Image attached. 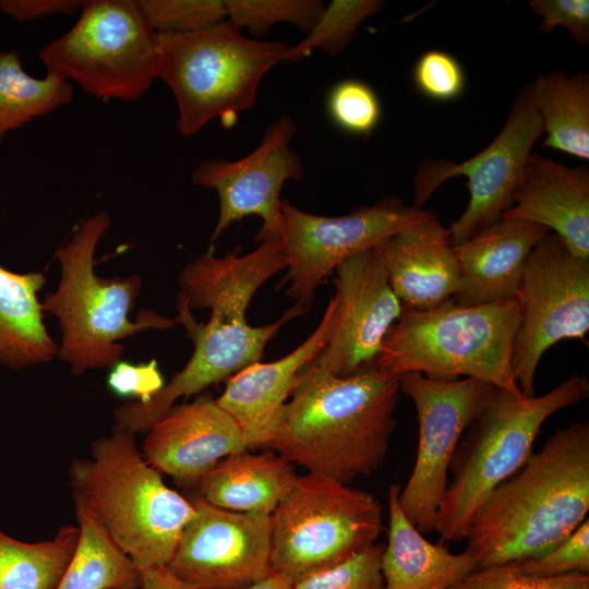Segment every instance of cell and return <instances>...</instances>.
Instances as JSON below:
<instances>
[{
    "mask_svg": "<svg viewBox=\"0 0 589 589\" xmlns=\"http://www.w3.org/2000/svg\"><path fill=\"white\" fill-rule=\"evenodd\" d=\"M399 376L375 366L336 376L308 365L265 449L345 484L372 474L396 426Z\"/></svg>",
    "mask_w": 589,
    "mask_h": 589,
    "instance_id": "cell-1",
    "label": "cell"
},
{
    "mask_svg": "<svg viewBox=\"0 0 589 589\" xmlns=\"http://www.w3.org/2000/svg\"><path fill=\"white\" fill-rule=\"evenodd\" d=\"M589 512V424L556 430L543 447L495 488L474 513L466 550L478 568L541 555Z\"/></svg>",
    "mask_w": 589,
    "mask_h": 589,
    "instance_id": "cell-2",
    "label": "cell"
},
{
    "mask_svg": "<svg viewBox=\"0 0 589 589\" xmlns=\"http://www.w3.org/2000/svg\"><path fill=\"white\" fill-rule=\"evenodd\" d=\"M110 226L107 212H97L76 226L55 251L60 280L41 300L44 314L55 316L60 328L57 358L73 375L111 368L121 360L125 338L177 325L175 318L154 310H141L136 321H131L142 289L139 275L104 278L95 273L96 249Z\"/></svg>",
    "mask_w": 589,
    "mask_h": 589,
    "instance_id": "cell-3",
    "label": "cell"
},
{
    "mask_svg": "<svg viewBox=\"0 0 589 589\" xmlns=\"http://www.w3.org/2000/svg\"><path fill=\"white\" fill-rule=\"evenodd\" d=\"M72 494L83 498L140 569L166 566L196 509L169 488L137 447L135 435L112 428L91 443L89 457L68 468Z\"/></svg>",
    "mask_w": 589,
    "mask_h": 589,
    "instance_id": "cell-4",
    "label": "cell"
},
{
    "mask_svg": "<svg viewBox=\"0 0 589 589\" xmlns=\"http://www.w3.org/2000/svg\"><path fill=\"white\" fill-rule=\"evenodd\" d=\"M588 396L589 381L578 374L541 396H515L496 387L455 450L434 524L438 543L465 540L483 501L532 455L546 419Z\"/></svg>",
    "mask_w": 589,
    "mask_h": 589,
    "instance_id": "cell-5",
    "label": "cell"
},
{
    "mask_svg": "<svg viewBox=\"0 0 589 589\" xmlns=\"http://www.w3.org/2000/svg\"><path fill=\"white\" fill-rule=\"evenodd\" d=\"M518 325L516 298L479 305H461L452 298L425 310L404 308L374 366L398 375H462L522 396L512 371Z\"/></svg>",
    "mask_w": 589,
    "mask_h": 589,
    "instance_id": "cell-6",
    "label": "cell"
},
{
    "mask_svg": "<svg viewBox=\"0 0 589 589\" xmlns=\"http://www.w3.org/2000/svg\"><path fill=\"white\" fill-rule=\"evenodd\" d=\"M289 46L242 35L229 20L182 33H156V79L171 89L181 136L220 118L225 127L256 101L262 77Z\"/></svg>",
    "mask_w": 589,
    "mask_h": 589,
    "instance_id": "cell-7",
    "label": "cell"
},
{
    "mask_svg": "<svg viewBox=\"0 0 589 589\" xmlns=\"http://www.w3.org/2000/svg\"><path fill=\"white\" fill-rule=\"evenodd\" d=\"M271 522L273 573L293 585L375 544L384 528L373 494L310 472L294 474Z\"/></svg>",
    "mask_w": 589,
    "mask_h": 589,
    "instance_id": "cell-8",
    "label": "cell"
},
{
    "mask_svg": "<svg viewBox=\"0 0 589 589\" xmlns=\"http://www.w3.org/2000/svg\"><path fill=\"white\" fill-rule=\"evenodd\" d=\"M38 58L94 97L134 101L156 80V33L135 0L85 1L75 24Z\"/></svg>",
    "mask_w": 589,
    "mask_h": 589,
    "instance_id": "cell-9",
    "label": "cell"
},
{
    "mask_svg": "<svg viewBox=\"0 0 589 589\" xmlns=\"http://www.w3.org/2000/svg\"><path fill=\"white\" fill-rule=\"evenodd\" d=\"M516 299L512 371L522 395L533 397L543 353L564 339L585 340L589 330V260L549 231L528 256Z\"/></svg>",
    "mask_w": 589,
    "mask_h": 589,
    "instance_id": "cell-10",
    "label": "cell"
},
{
    "mask_svg": "<svg viewBox=\"0 0 589 589\" xmlns=\"http://www.w3.org/2000/svg\"><path fill=\"white\" fill-rule=\"evenodd\" d=\"M250 303L225 302L213 305L207 323H199L185 305L177 302V324L184 327L194 345L193 353L147 402L130 400L113 410L112 428L136 435L147 432L179 398L200 394L213 384L227 381L242 369L260 362L266 345L290 320L303 313L293 304L277 321L264 326L248 324Z\"/></svg>",
    "mask_w": 589,
    "mask_h": 589,
    "instance_id": "cell-11",
    "label": "cell"
},
{
    "mask_svg": "<svg viewBox=\"0 0 589 589\" xmlns=\"http://www.w3.org/2000/svg\"><path fill=\"white\" fill-rule=\"evenodd\" d=\"M279 239L286 274L277 288L308 312L316 288L347 259L396 235L431 213L387 196L347 215L326 217L281 200Z\"/></svg>",
    "mask_w": 589,
    "mask_h": 589,
    "instance_id": "cell-12",
    "label": "cell"
},
{
    "mask_svg": "<svg viewBox=\"0 0 589 589\" xmlns=\"http://www.w3.org/2000/svg\"><path fill=\"white\" fill-rule=\"evenodd\" d=\"M399 385L414 404L419 432L414 466L398 502L425 534L434 530L458 443L496 387L470 377L437 378L419 372L400 374Z\"/></svg>",
    "mask_w": 589,
    "mask_h": 589,
    "instance_id": "cell-13",
    "label": "cell"
},
{
    "mask_svg": "<svg viewBox=\"0 0 589 589\" xmlns=\"http://www.w3.org/2000/svg\"><path fill=\"white\" fill-rule=\"evenodd\" d=\"M542 134L541 118L525 86L517 93L504 127L484 149L462 163L429 160L420 165L413 206L422 208L444 181L465 176L469 203L448 228L452 244L462 243L510 208L525 164Z\"/></svg>",
    "mask_w": 589,
    "mask_h": 589,
    "instance_id": "cell-14",
    "label": "cell"
},
{
    "mask_svg": "<svg viewBox=\"0 0 589 589\" xmlns=\"http://www.w3.org/2000/svg\"><path fill=\"white\" fill-rule=\"evenodd\" d=\"M167 569L190 589H237L273 573L271 515L214 506L196 494Z\"/></svg>",
    "mask_w": 589,
    "mask_h": 589,
    "instance_id": "cell-15",
    "label": "cell"
},
{
    "mask_svg": "<svg viewBox=\"0 0 589 589\" xmlns=\"http://www.w3.org/2000/svg\"><path fill=\"white\" fill-rule=\"evenodd\" d=\"M294 133L293 119L281 116L269 123L260 145L245 157L235 161L207 160L193 171L191 181L215 190L219 199V216L211 243L247 216L262 219L255 236L257 242L279 238L283 185L288 180H300L304 173L301 158L289 146Z\"/></svg>",
    "mask_w": 589,
    "mask_h": 589,
    "instance_id": "cell-16",
    "label": "cell"
},
{
    "mask_svg": "<svg viewBox=\"0 0 589 589\" xmlns=\"http://www.w3.org/2000/svg\"><path fill=\"white\" fill-rule=\"evenodd\" d=\"M334 273L333 333L309 366L336 376H349L374 366L384 339L404 306L375 248L347 259Z\"/></svg>",
    "mask_w": 589,
    "mask_h": 589,
    "instance_id": "cell-17",
    "label": "cell"
},
{
    "mask_svg": "<svg viewBox=\"0 0 589 589\" xmlns=\"http://www.w3.org/2000/svg\"><path fill=\"white\" fill-rule=\"evenodd\" d=\"M247 449L237 422L204 394L172 406L146 432L141 452L158 472L182 488L195 489L220 459Z\"/></svg>",
    "mask_w": 589,
    "mask_h": 589,
    "instance_id": "cell-18",
    "label": "cell"
},
{
    "mask_svg": "<svg viewBox=\"0 0 589 589\" xmlns=\"http://www.w3.org/2000/svg\"><path fill=\"white\" fill-rule=\"evenodd\" d=\"M336 300L333 297L313 333L294 350L268 363L256 362L226 381L216 402L237 422L248 448H266L301 372L325 348L333 333Z\"/></svg>",
    "mask_w": 589,
    "mask_h": 589,
    "instance_id": "cell-19",
    "label": "cell"
},
{
    "mask_svg": "<svg viewBox=\"0 0 589 589\" xmlns=\"http://www.w3.org/2000/svg\"><path fill=\"white\" fill-rule=\"evenodd\" d=\"M374 248L404 308L430 309L459 291L460 267L449 231L433 214Z\"/></svg>",
    "mask_w": 589,
    "mask_h": 589,
    "instance_id": "cell-20",
    "label": "cell"
},
{
    "mask_svg": "<svg viewBox=\"0 0 589 589\" xmlns=\"http://www.w3.org/2000/svg\"><path fill=\"white\" fill-rule=\"evenodd\" d=\"M502 217L536 223L557 235L578 257L589 260V171L532 152Z\"/></svg>",
    "mask_w": 589,
    "mask_h": 589,
    "instance_id": "cell-21",
    "label": "cell"
},
{
    "mask_svg": "<svg viewBox=\"0 0 589 589\" xmlns=\"http://www.w3.org/2000/svg\"><path fill=\"white\" fill-rule=\"evenodd\" d=\"M548 232L536 223L502 217L454 245L461 285L453 299L479 305L516 298L528 256Z\"/></svg>",
    "mask_w": 589,
    "mask_h": 589,
    "instance_id": "cell-22",
    "label": "cell"
},
{
    "mask_svg": "<svg viewBox=\"0 0 589 589\" xmlns=\"http://www.w3.org/2000/svg\"><path fill=\"white\" fill-rule=\"evenodd\" d=\"M399 491L395 483L388 488L387 544L381 555L385 589H449L478 569L467 550L452 553L428 541L402 512Z\"/></svg>",
    "mask_w": 589,
    "mask_h": 589,
    "instance_id": "cell-23",
    "label": "cell"
},
{
    "mask_svg": "<svg viewBox=\"0 0 589 589\" xmlns=\"http://www.w3.org/2000/svg\"><path fill=\"white\" fill-rule=\"evenodd\" d=\"M296 472L293 465L267 449H249L220 459L196 484V495L219 508L272 514Z\"/></svg>",
    "mask_w": 589,
    "mask_h": 589,
    "instance_id": "cell-24",
    "label": "cell"
},
{
    "mask_svg": "<svg viewBox=\"0 0 589 589\" xmlns=\"http://www.w3.org/2000/svg\"><path fill=\"white\" fill-rule=\"evenodd\" d=\"M47 283L40 272L15 273L0 264V364L22 370L57 357L38 293Z\"/></svg>",
    "mask_w": 589,
    "mask_h": 589,
    "instance_id": "cell-25",
    "label": "cell"
},
{
    "mask_svg": "<svg viewBox=\"0 0 589 589\" xmlns=\"http://www.w3.org/2000/svg\"><path fill=\"white\" fill-rule=\"evenodd\" d=\"M528 88L543 125V147L589 159V75L562 70L539 74Z\"/></svg>",
    "mask_w": 589,
    "mask_h": 589,
    "instance_id": "cell-26",
    "label": "cell"
},
{
    "mask_svg": "<svg viewBox=\"0 0 589 589\" xmlns=\"http://www.w3.org/2000/svg\"><path fill=\"white\" fill-rule=\"evenodd\" d=\"M72 496L80 534L55 589H140L141 569L113 541L86 502Z\"/></svg>",
    "mask_w": 589,
    "mask_h": 589,
    "instance_id": "cell-27",
    "label": "cell"
},
{
    "mask_svg": "<svg viewBox=\"0 0 589 589\" xmlns=\"http://www.w3.org/2000/svg\"><path fill=\"white\" fill-rule=\"evenodd\" d=\"M77 524L43 541L17 540L0 528V589H55L76 549Z\"/></svg>",
    "mask_w": 589,
    "mask_h": 589,
    "instance_id": "cell-28",
    "label": "cell"
},
{
    "mask_svg": "<svg viewBox=\"0 0 589 589\" xmlns=\"http://www.w3.org/2000/svg\"><path fill=\"white\" fill-rule=\"evenodd\" d=\"M72 84L46 71L44 77L28 74L16 50L0 52V145L5 135L36 118L69 104Z\"/></svg>",
    "mask_w": 589,
    "mask_h": 589,
    "instance_id": "cell-29",
    "label": "cell"
},
{
    "mask_svg": "<svg viewBox=\"0 0 589 589\" xmlns=\"http://www.w3.org/2000/svg\"><path fill=\"white\" fill-rule=\"evenodd\" d=\"M384 3L382 0H333L306 36L287 48L283 61H299L315 49L332 57L341 53L352 41L358 27L381 11Z\"/></svg>",
    "mask_w": 589,
    "mask_h": 589,
    "instance_id": "cell-30",
    "label": "cell"
},
{
    "mask_svg": "<svg viewBox=\"0 0 589 589\" xmlns=\"http://www.w3.org/2000/svg\"><path fill=\"white\" fill-rule=\"evenodd\" d=\"M227 20L263 36L274 24L290 23L308 33L320 19L325 5L320 0H225Z\"/></svg>",
    "mask_w": 589,
    "mask_h": 589,
    "instance_id": "cell-31",
    "label": "cell"
},
{
    "mask_svg": "<svg viewBox=\"0 0 589 589\" xmlns=\"http://www.w3.org/2000/svg\"><path fill=\"white\" fill-rule=\"evenodd\" d=\"M155 33L199 31L227 20L225 0H135Z\"/></svg>",
    "mask_w": 589,
    "mask_h": 589,
    "instance_id": "cell-32",
    "label": "cell"
},
{
    "mask_svg": "<svg viewBox=\"0 0 589 589\" xmlns=\"http://www.w3.org/2000/svg\"><path fill=\"white\" fill-rule=\"evenodd\" d=\"M327 111L341 130L356 135H370L381 120V103L366 83L344 80L336 83L327 95Z\"/></svg>",
    "mask_w": 589,
    "mask_h": 589,
    "instance_id": "cell-33",
    "label": "cell"
},
{
    "mask_svg": "<svg viewBox=\"0 0 589 589\" xmlns=\"http://www.w3.org/2000/svg\"><path fill=\"white\" fill-rule=\"evenodd\" d=\"M383 548L375 543L334 567L299 580L294 589H385L381 570Z\"/></svg>",
    "mask_w": 589,
    "mask_h": 589,
    "instance_id": "cell-34",
    "label": "cell"
},
{
    "mask_svg": "<svg viewBox=\"0 0 589 589\" xmlns=\"http://www.w3.org/2000/svg\"><path fill=\"white\" fill-rule=\"evenodd\" d=\"M524 574L553 577L567 574H589V519L539 556L514 564Z\"/></svg>",
    "mask_w": 589,
    "mask_h": 589,
    "instance_id": "cell-35",
    "label": "cell"
},
{
    "mask_svg": "<svg viewBox=\"0 0 589 589\" xmlns=\"http://www.w3.org/2000/svg\"><path fill=\"white\" fill-rule=\"evenodd\" d=\"M449 589H589V574L538 577L503 565L478 568Z\"/></svg>",
    "mask_w": 589,
    "mask_h": 589,
    "instance_id": "cell-36",
    "label": "cell"
},
{
    "mask_svg": "<svg viewBox=\"0 0 589 589\" xmlns=\"http://www.w3.org/2000/svg\"><path fill=\"white\" fill-rule=\"evenodd\" d=\"M413 81L423 95L437 101L457 99L466 83L461 64L442 50H429L418 59Z\"/></svg>",
    "mask_w": 589,
    "mask_h": 589,
    "instance_id": "cell-37",
    "label": "cell"
},
{
    "mask_svg": "<svg viewBox=\"0 0 589 589\" xmlns=\"http://www.w3.org/2000/svg\"><path fill=\"white\" fill-rule=\"evenodd\" d=\"M165 384L155 359L135 364L120 360L110 368L107 376V386L111 393L139 402L151 400Z\"/></svg>",
    "mask_w": 589,
    "mask_h": 589,
    "instance_id": "cell-38",
    "label": "cell"
},
{
    "mask_svg": "<svg viewBox=\"0 0 589 589\" xmlns=\"http://www.w3.org/2000/svg\"><path fill=\"white\" fill-rule=\"evenodd\" d=\"M528 5L533 14L542 19L538 28L541 33L548 34L556 26H562L579 45L588 47V0H530Z\"/></svg>",
    "mask_w": 589,
    "mask_h": 589,
    "instance_id": "cell-39",
    "label": "cell"
},
{
    "mask_svg": "<svg viewBox=\"0 0 589 589\" xmlns=\"http://www.w3.org/2000/svg\"><path fill=\"white\" fill-rule=\"evenodd\" d=\"M85 1L79 0H0V11L19 22H27L53 14L72 15Z\"/></svg>",
    "mask_w": 589,
    "mask_h": 589,
    "instance_id": "cell-40",
    "label": "cell"
},
{
    "mask_svg": "<svg viewBox=\"0 0 589 589\" xmlns=\"http://www.w3.org/2000/svg\"><path fill=\"white\" fill-rule=\"evenodd\" d=\"M140 589H190L179 581L166 566L141 569Z\"/></svg>",
    "mask_w": 589,
    "mask_h": 589,
    "instance_id": "cell-41",
    "label": "cell"
},
{
    "mask_svg": "<svg viewBox=\"0 0 589 589\" xmlns=\"http://www.w3.org/2000/svg\"><path fill=\"white\" fill-rule=\"evenodd\" d=\"M237 589H294V586L281 576L272 573L259 581Z\"/></svg>",
    "mask_w": 589,
    "mask_h": 589,
    "instance_id": "cell-42",
    "label": "cell"
}]
</instances>
